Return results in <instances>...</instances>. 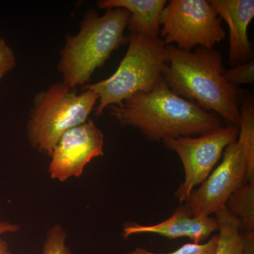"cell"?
<instances>
[{"mask_svg": "<svg viewBox=\"0 0 254 254\" xmlns=\"http://www.w3.org/2000/svg\"><path fill=\"white\" fill-rule=\"evenodd\" d=\"M254 61L250 62L225 69L224 78L232 86L239 87L240 85L251 84L254 81Z\"/></svg>", "mask_w": 254, "mask_h": 254, "instance_id": "17", "label": "cell"}, {"mask_svg": "<svg viewBox=\"0 0 254 254\" xmlns=\"http://www.w3.org/2000/svg\"><path fill=\"white\" fill-rule=\"evenodd\" d=\"M226 208L238 220L240 232H254V180L245 182L232 193Z\"/></svg>", "mask_w": 254, "mask_h": 254, "instance_id": "14", "label": "cell"}, {"mask_svg": "<svg viewBox=\"0 0 254 254\" xmlns=\"http://www.w3.org/2000/svg\"><path fill=\"white\" fill-rule=\"evenodd\" d=\"M129 18V12L120 7L108 8L102 16L87 13L79 31L66 37L62 51L58 69L64 83L75 88L89 81L112 53L128 42L125 31Z\"/></svg>", "mask_w": 254, "mask_h": 254, "instance_id": "3", "label": "cell"}, {"mask_svg": "<svg viewBox=\"0 0 254 254\" xmlns=\"http://www.w3.org/2000/svg\"><path fill=\"white\" fill-rule=\"evenodd\" d=\"M64 232L59 226H55L48 233L43 254H70L71 252L65 244Z\"/></svg>", "mask_w": 254, "mask_h": 254, "instance_id": "18", "label": "cell"}, {"mask_svg": "<svg viewBox=\"0 0 254 254\" xmlns=\"http://www.w3.org/2000/svg\"><path fill=\"white\" fill-rule=\"evenodd\" d=\"M225 71L222 55L216 50L197 48L192 51L166 45L163 80L169 88L205 111L216 114L229 125L239 127L243 90L225 80Z\"/></svg>", "mask_w": 254, "mask_h": 254, "instance_id": "1", "label": "cell"}, {"mask_svg": "<svg viewBox=\"0 0 254 254\" xmlns=\"http://www.w3.org/2000/svg\"><path fill=\"white\" fill-rule=\"evenodd\" d=\"M230 32L229 62L231 67L253 60L248 28L254 17V0H209Z\"/></svg>", "mask_w": 254, "mask_h": 254, "instance_id": "10", "label": "cell"}, {"mask_svg": "<svg viewBox=\"0 0 254 254\" xmlns=\"http://www.w3.org/2000/svg\"><path fill=\"white\" fill-rule=\"evenodd\" d=\"M238 134L239 127L228 125L199 136L164 140L165 146L180 157L185 170V181L175 192L177 199L185 201L194 187L205 181L227 145L236 141Z\"/></svg>", "mask_w": 254, "mask_h": 254, "instance_id": "7", "label": "cell"}, {"mask_svg": "<svg viewBox=\"0 0 254 254\" xmlns=\"http://www.w3.org/2000/svg\"><path fill=\"white\" fill-rule=\"evenodd\" d=\"M239 142L247 165V182L254 180V101L252 93L245 90L240 97Z\"/></svg>", "mask_w": 254, "mask_h": 254, "instance_id": "13", "label": "cell"}, {"mask_svg": "<svg viewBox=\"0 0 254 254\" xmlns=\"http://www.w3.org/2000/svg\"><path fill=\"white\" fill-rule=\"evenodd\" d=\"M222 22L209 1L171 0L162 12L160 35L165 45L180 49H213L226 36Z\"/></svg>", "mask_w": 254, "mask_h": 254, "instance_id": "6", "label": "cell"}, {"mask_svg": "<svg viewBox=\"0 0 254 254\" xmlns=\"http://www.w3.org/2000/svg\"><path fill=\"white\" fill-rule=\"evenodd\" d=\"M18 229H19V227L18 225L0 220V236L3 234L8 233V232H16ZM0 254H11L8 250L6 242L1 238H0Z\"/></svg>", "mask_w": 254, "mask_h": 254, "instance_id": "20", "label": "cell"}, {"mask_svg": "<svg viewBox=\"0 0 254 254\" xmlns=\"http://www.w3.org/2000/svg\"><path fill=\"white\" fill-rule=\"evenodd\" d=\"M104 135L92 120L65 132L51 153L50 173L61 182L79 177L92 159L104 154Z\"/></svg>", "mask_w": 254, "mask_h": 254, "instance_id": "9", "label": "cell"}, {"mask_svg": "<svg viewBox=\"0 0 254 254\" xmlns=\"http://www.w3.org/2000/svg\"><path fill=\"white\" fill-rule=\"evenodd\" d=\"M242 254H254V232H240Z\"/></svg>", "mask_w": 254, "mask_h": 254, "instance_id": "21", "label": "cell"}, {"mask_svg": "<svg viewBox=\"0 0 254 254\" xmlns=\"http://www.w3.org/2000/svg\"><path fill=\"white\" fill-rule=\"evenodd\" d=\"M247 182V165L239 142H232L224 150L222 163L197 190H193L187 201L193 216L216 213L226 207L232 193Z\"/></svg>", "mask_w": 254, "mask_h": 254, "instance_id": "8", "label": "cell"}, {"mask_svg": "<svg viewBox=\"0 0 254 254\" xmlns=\"http://www.w3.org/2000/svg\"><path fill=\"white\" fill-rule=\"evenodd\" d=\"M168 1L166 0H102L101 9L120 7L129 12L128 29L130 33L158 39L160 18Z\"/></svg>", "mask_w": 254, "mask_h": 254, "instance_id": "12", "label": "cell"}, {"mask_svg": "<svg viewBox=\"0 0 254 254\" xmlns=\"http://www.w3.org/2000/svg\"><path fill=\"white\" fill-rule=\"evenodd\" d=\"M218 230V220L208 215L193 216L187 205L180 206L163 222L153 225H141L132 222L124 228L125 239L138 234L153 233L170 239L188 237L194 244H201Z\"/></svg>", "mask_w": 254, "mask_h": 254, "instance_id": "11", "label": "cell"}, {"mask_svg": "<svg viewBox=\"0 0 254 254\" xmlns=\"http://www.w3.org/2000/svg\"><path fill=\"white\" fill-rule=\"evenodd\" d=\"M218 235H216L212 237V239H210L206 243L186 244L171 253H154L142 247H138L126 254H213L218 247Z\"/></svg>", "mask_w": 254, "mask_h": 254, "instance_id": "16", "label": "cell"}, {"mask_svg": "<svg viewBox=\"0 0 254 254\" xmlns=\"http://www.w3.org/2000/svg\"><path fill=\"white\" fill-rule=\"evenodd\" d=\"M218 223V244L213 254H242L239 221L225 208L216 213Z\"/></svg>", "mask_w": 254, "mask_h": 254, "instance_id": "15", "label": "cell"}, {"mask_svg": "<svg viewBox=\"0 0 254 254\" xmlns=\"http://www.w3.org/2000/svg\"><path fill=\"white\" fill-rule=\"evenodd\" d=\"M16 64L14 51L4 39H0V82L14 69Z\"/></svg>", "mask_w": 254, "mask_h": 254, "instance_id": "19", "label": "cell"}, {"mask_svg": "<svg viewBox=\"0 0 254 254\" xmlns=\"http://www.w3.org/2000/svg\"><path fill=\"white\" fill-rule=\"evenodd\" d=\"M128 38V50L116 71L107 79L83 88L98 95L96 117L107 108L121 104L132 95L151 91L163 80L166 63V45L163 40L133 33Z\"/></svg>", "mask_w": 254, "mask_h": 254, "instance_id": "4", "label": "cell"}, {"mask_svg": "<svg viewBox=\"0 0 254 254\" xmlns=\"http://www.w3.org/2000/svg\"><path fill=\"white\" fill-rule=\"evenodd\" d=\"M109 108L120 125L136 128L154 142L200 136L222 126L218 115L178 96L163 80L151 91L136 93Z\"/></svg>", "mask_w": 254, "mask_h": 254, "instance_id": "2", "label": "cell"}, {"mask_svg": "<svg viewBox=\"0 0 254 254\" xmlns=\"http://www.w3.org/2000/svg\"><path fill=\"white\" fill-rule=\"evenodd\" d=\"M98 96L94 91L77 93L64 82L57 83L35 98L28 121L31 144L50 155L65 132L86 123Z\"/></svg>", "mask_w": 254, "mask_h": 254, "instance_id": "5", "label": "cell"}]
</instances>
